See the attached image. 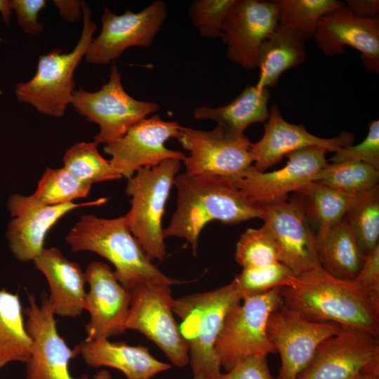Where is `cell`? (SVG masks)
Here are the masks:
<instances>
[{
	"label": "cell",
	"mask_w": 379,
	"mask_h": 379,
	"mask_svg": "<svg viewBox=\"0 0 379 379\" xmlns=\"http://www.w3.org/2000/svg\"><path fill=\"white\" fill-rule=\"evenodd\" d=\"M280 293L283 305L306 320L379 336V294L355 280L335 277L320 267L298 276L294 287H283Z\"/></svg>",
	"instance_id": "1"
},
{
	"label": "cell",
	"mask_w": 379,
	"mask_h": 379,
	"mask_svg": "<svg viewBox=\"0 0 379 379\" xmlns=\"http://www.w3.org/2000/svg\"><path fill=\"white\" fill-rule=\"evenodd\" d=\"M174 186L176 208L163 235L164 239H185L194 256L199 234L211 221L235 225L261 217L260 206L238 189L232 179L185 172L176 175Z\"/></svg>",
	"instance_id": "2"
},
{
	"label": "cell",
	"mask_w": 379,
	"mask_h": 379,
	"mask_svg": "<svg viewBox=\"0 0 379 379\" xmlns=\"http://www.w3.org/2000/svg\"><path fill=\"white\" fill-rule=\"evenodd\" d=\"M65 241L72 251H91L114 267L118 281L128 290L144 284H181L166 276L154 264L128 230L125 217L104 218L83 215Z\"/></svg>",
	"instance_id": "3"
},
{
	"label": "cell",
	"mask_w": 379,
	"mask_h": 379,
	"mask_svg": "<svg viewBox=\"0 0 379 379\" xmlns=\"http://www.w3.org/2000/svg\"><path fill=\"white\" fill-rule=\"evenodd\" d=\"M241 301L234 280L212 291L175 299L172 310L181 320L179 326L188 345L194 377L215 379L221 373L215 343L227 313Z\"/></svg>",
	"instance_id": "4"
},
{
	"label": "cell",
	"mask_w": 379,
	"mask_h": 379,
	"mask_svg": "<svg viewBox=\"0 0 379 379\" xmlns=\"http://www.w3.org/2000/svg\"><path fill=\"white\" fill-rule=\"evenodd\" d=\"M180 166L179 160L166 159L140 168L128 179L126 193L131 197V208L124 215L126 223L151 259L162 260L166 255L162 219Z\"/></svg>",
	"instance_id": "5"
},
{
	"label": "cell",
	"mask_w": 379,
	"mask_h": 379,
	"mask_svg": "<svg viewBox=\"0 0 379 379\" xmlns=\"http://www.w3.org/2000/svg\"><path fill=\"white\" fill-rule=\"evenodd\" d=\"M81 10L83 29L74 49L63 53L55 48L41 55L34 77L16 86L18 100L32 105L41 114L62 117L71 103L75 86L74 72L86 55L96 29L95 23L91 20V11L85 1H81Z\"/></svg>",
	"instance_id": "6"
},
{
	"label": "cell",
	"mask_w": 379,
	"mask_h": 379,
	"mask_svg": "<svg viewBox=\"0 0 379 379\" xmlns=\"http://www.w3.org/2000/svg\"><path fill=\"white\" fill-rule=\"evenodd\" d=\"M281 288L245 298L228 311L214 347L225 371L248 356L277 353L268 339L267 324L270 314L282 304Z\"/></svg>",
	"instance_id": "7"
},
{
	"label": "cell",
	"mask_w": 379,
	"mask_h": 379,
	"mask_svg": "<svg viewBox=\"0 0 379 379\" xmlns=\"http://www.w3.org/2000/svg\"><path fill=\"white\" fill-rule=\"evenodd\" d=\"M71 104L81 116L99 126L100 131L94 137L97 144H106L121 137L159 108L155 102L138 100L126 92L114 62L108 81L99 91L74 90Z\"/></svg>",
	"instance_id": "8"
},
{
	"label": "cell",
	"mask_w": 379,
	"mask_h": 379,
	"mask_svg": "<svg viewBox=\"0 0 379 379\" xmlns=\"http://www.w3.org/2000/svg\"><path fill=\"white\" fill-rule=\"evenodd\" d=\"M171 286L144 284L131 290L126 328L135 330L151 340L177 367L189 363L188 345L173 316L175 299Z\"/></svg>",
	"instance_id": "9"
},
{
	"label": "cell",
	"mask_w": 379,
	"mask_h": 379,
	"mask_svg": "<svg viewBox=\"0 0 379 379\" xmlns=\"http://www.w3.org/2000/svg\"><path fill=\"white\" fill-rule=\"evenodd\" d=\"M178 140L190 152L182 161L187 173L234 180L243 177L255 161L246 136L228 135L218 126L211 131L182 126Z\"/></svg>",
	"instance_id": "10"
},
{
	"label": "cell",
	"mask_w": 379,
	"mask_h": 379,
	"mask_svg": "<svg viewBox=\"0 0 379 379\" xmlns=\"http://www.w3.org/2000/svg\"><path fill=\"white\" fill-rule=\"evenodd\" d=\"M182 126L166 121L155 114L131 126L121 137L106 143L104 151L111 156L112 166L122 178L132 177L141 168L157 166L164 160L182 161L185 155L167 148L170 138H178Z\"/></svg>",
	"instance_id": "11"
},
{
	"label": "cell",
	"mask_w": 379,
	"mask_h": 379,
	"mask_svg": "<svg viewBox=\"0 0 379 379\" xmlns=\"http://www.w3.org/2000/svg\"><path fill=\"white\" fill-rule=\"evenodd\" d=\"M361 371L379 373L378 337L363 330L342 328L324 340L296 379H350Z\"/></svg>",
	"instance_id": "12"
},
{
	"label": "cell",
	"mask_w": 379,
	"mask_h": 379,
	"mask_svg": "<svg viewBox=\"0 0 379 379\" xmlns=\"http://www.w3.org/2000/svg\"><path fill=\"white\" fill-rule=\"evenodd\" d=\"M260 218L279 248L280 262L297 277L322 267L317 237L298 194L285 201L260 206Z\"/></svg>",
	"instance_id": "13"
},
{
	"label": "cell",
	"mask_w": 379,
	"mask_h": 379,
	"mask_svg": "<svg viewBox=\"0 0 379 379\" xmlns=\"http://www.w3.org/2000/svg\"><path fill=\"white\" fill-rule=\"evenodd\" d=\"M167 15V6L156 0L140 12L126 11L117 15L104 6L102 29L93 39L86 53V61L105 65L118 58L132 46L149 47Z\"/></svg>",
	"instance_id": "14"
},
{
	"label": "cell",
	"mask_w": 379,
	"mask_h": 379,
	"mask_svg": "<svg viewBox=\"0 0 379 379\" xmlns=\"http://www.w3.org/2000/svg\"><path fill=\"white\" fill-rule=\"evenodd\" d=\"M28 302L23 313L32 350L25 363V379H89L86 375L74 378L70 374L69 364L79 354V350L77 346L70 349L58 333L55 313L47 295H41L39 305L34 295L29 294Z\"/></svg>",
	"instance_id": "15"
},
{
	"label": "cell",
	"mask_w": 379,
	"mask_h": 379,
	"mask_svg": "<svg viewBox=\"0 0 379 379\" xmlns=\"http://www.w3.org/2000/svg\"><path fill=\"white\" fill-rule=\"evenodd\" d=\"M342 327L332 322L306 320L283 303L267 320L268 339L281 358L278 379H296L311 362L319 345Z\"/></svg>",
	"instance_id": "16"
},
{
	"label": "cell",
	"mask_w": 379,
	"mask_h": 379,
	"mask_svg": "<svg viewBox=\"0 0 379 379\" xmlns=\"http://www.w3.org/2000/svg\"><path fill=\"white\" fill-rule=\"evenodd\" d=\"M324 147L312 146L289 153L287 164L272 172H258L253 166L245 175L232 180L234 185L259 206L286 201L291 192H298L314 182L328 163Z\"/></svg>",
	"instance_id": "17"
},
{
	"label": "cell",
	"mask_w": 379,
	"mask_h": 379,
	"mask_svg": "<svg viewBox=\"0 0 379 379\" xmlns=\"http://www.w3.org/2000/svg\"><path fill=\"white\" fill-rule=\"evenodd\" d=\"M278 25L275 1L234 0L221 26L227 57L245 69H255L262 42Z\"/></svg>",
	"instance_id": "18"
},
{
	"label": "cell",
	"mask_w": 379,
	"mask_h": 379,
	"mask_svg": "<svg viewBox=\"0 0 379 379\" xmlns=\"http://www.w3.org/2000/svg\"><path fill=\"white\" fill-rule=\"evenodd\" d=\"M85 278L89 285L84 310L90 314L85 325L86 340L109 338L126 330L131 294L117 279L105 262L94 261L86 267Z\"/></svg>",
	"instance_id": "19"
},
{
	"label": "cell",
	"mask_w": 379,
	"mask_h": 379,
	"mask_svg": "<svg viewBox=\"0 0 379 379\" xmlns=\"http://www.w3.org/2000/svg\"><path fill=\"white\" fill-rule=\"evenodd\" d=\"M354 140V134L345 131L331 138L316 136L307 131L302 124L287 122L279 107L273 105L264 124L262 137L259 141L251 144L249 151L255 159L254 169L265 172L281 161L283 157L298 149L317 146L335 152L342 147L352 145Z\"/></svg>",
	"instance_id": "20"
},
{
	"label": "cell",
	"mask_w": 379,
	"mask_h": 379,
	"mask_svg": "<svg viewBox=\"0 0 379 379\" xmlns=\"http://www.w3.org/2000/svg\"><path fill=\"white\" fill-rule=\"evenodd\" d=\"M314 38L328 56L343 54L345 46L357 49L364 66L378 74L379 19L358 18L345 4L319 20Z\"/></svg>",
	"instance_id": "21"
},
{
	"label": "cell",
	"mask_w": 379,
	"mask_h": 379,
	"mask_svg": "<svg viewBox=\"0 0 379 379\" xmlns=\"http://www.w3.org/2000/svg\"><path fill=\"white\" fill-rule=\"evenodd\" d=\"M107 200L100 198L79 204L27 205L11 195L8 208L13 219L8 224L6 237L13 255L21 262L33 261L44 248L48 231L62 216L79 207L102 205Z\"/></svg>",
	"instance_id": "22"
},
{
	"label": "cell",
	"mask_w": 379,
	"mask_h": 379,
	"mask_svg": "<svg viewBox=\"0 0 379 379\" xmlns=\"http://www.w3.org/2000/svg\"><path fill=\"white\" fill-rule=\"evenodd\" d=\"M50 287L48 298L55 315L75 317L84 310L86 295L84 272L56 247L44 248L33 260Z\"/></svg>",
	"instance_id": "23"
},
{
	"label": "cell",
	"mask_w": 379,
	"mask_h": 379,
	"mask_svg": "<svg viewBox=\"0 0 379 379\" xmlns=\"http://www.w3.org/2000/svg\"><path fill=\"white\" fill-rule=\"evenodd\" d=\"M85 363L93 368L106 366L120 371L127 379H152L171 368L154 358L147 347L111 342L107 338L83 340L77 345Z\"/></svg>",
	"instance_id": "24"
},
{
	"label": "cell",
	"mask_w": 379,
	"mask_h": 379,
	"mask_svg": "<svg viewBox=\"0 0 379 379\" xmlns=\"http://www.w3.org/2000/svg\"><path fill=\"white\" fill-rule=\"evenodd\" d=\"M305 38L300 32L279 24L262 42L257 59L259 90L274 87L285 71L295 67L306 59Z\"/></svg>",
	"instance_id": "25"
},
{
	"label": "cell",
	"mask_w": 379,
	"mask_h": 379,
	"mask_svg": "<svg viewBox=\"0 0 379 379\" xmlns=\"http://www.w3.org/2000/svg\"><path fill=\"white\" fill-rule=\"evenodd\" d=\"M270 97L268 88L259 90L248 86L232 102L219 107L201 106L194 110L195 119H209L225 133L241 137L253 123H265L269 117L267 102Z\"/></svg>",
	"instance_id": "26"
},
{
	"label": "cell",
	"mask_w": 379,
	"mask_h": 379,
	"mask_svg": "<svg viewBox=\"0 0 379 379\" xmlns=\"http://www.w3.org/2000/svg\"><path fill=\"white\" fill-rule=\"evenodd\" d=\"M317 244L320 262L326 272L340 279H356L366 255L345 219L334 226Z\"/></svg>",
	"instance_id": "27"
},
{
	"label": "cell",
	"mask_w": 379,
	"mask_h": 379,
	"mask_svg": "<svg viewBox=\"0 0 379 379\" xmlns=\"http://www.w3.org/2000/svg\"><path fill=\"white\" fill-rule=\"evenodd\" d=\"M32 340L25 327L23 309L18 293L0 290V369L13 361L26 363Z\"/></svg>",
	"instance_id": "28"
},
{
	"label": "cell",
	"mask_w": 379,
	"mask_h": 379,
	"mask_svg": "<svg viewBox=\"0 0 379 379\" xmlns=\"http://www.w3.org/2000/svg\"><path fill=\"white\" fill-rule=\"evenodd\" d=\"M296 193L302 199L308 219L317 227V241L344 219L357 196L319 182H312Z\"/></svg>",
	"instance_id": "29"
},
{
	"label": "cell",
	"mask_w": 379,
	"mask_h": 379,
	"mask_svg": "<svg viewBox=\"0 0 379 379\" xmlns=\"http://www.w3.org/2000/svg\"><path fill=\"white\" fill-rule=\"evenodd\" d=\"M91 185L79 180L63 167L47 168L32 194L23 196L15 194L14 196L20 202L27 205L54 206L86 197Z\"/></svg>",
	"instance_id": "30"
},
{
	"label": "cell",
	"mask_w": 379,
	"mask_h": 379,
	"mask_svg": "<svg viewBox=\"0 0 379 379\" xmlns=\"http://www.w3.org/2000/svg\"><path fill=\"white\" fill-rule=\"evenodd\" d=\"M344 219L366 255L379 244V186L357 194Z\"/></svg>",
	"instance_id": "31"
},
{
	"label": "cell",
	"mask_w": 379,
	"mask_h": 379,
	"mask_svg": "<svg viewBox=\"0 0 379 379\" xmlns=\"http://www.w3.org/2000/svg\"><path fill=\"white\" fill-rule=\"evenodd\" d=\"M98 144L81 142L68 149L63 157V168L91 185L121 178L109 160L99 153Z\"/></svg>",
	"instance_id": "32"
},
{
	"label": "cell",
	"mask_w": 379,
	"mask_h": 379,
	"mask_svg": "<svg viewBox=\"0 0 379 379\" xmlns=\"http://www.w3.org/2000/svg\"><path fill=\"white\" fill-rule=\"evenodd\" d=\"M279 24L302 34L305 39L314 37L319 20L326 13L344 6L336 0H278Z\"/></svg>",
	"instance_id": "33"
},
{
	"label": "cell",
	"mask_w": 379,
	"mask_h": 379,
	"mask_svg": "<svg viewBox=\"0 0 379 379\" xmlns=\"http://www.w3.org/2000/svg\"><path fill=\"white\" fill-rule=\"evenodd\" d=\"M379 171L363 162L327 163L317 175L319 182L352 194L378 185Z\"/></svg>",
	"instance_id": "34"
},
{
	"label": "cell",
	"mask_w": 379,
	"mask_h": 379,
	"mask_svg": "<svg viewBox=\"0 0 379 379\" xmlns=\"http://www.w3.org/2000/svg\"><path fill=\"white\" fill-rule=\"evenodd\" d=\"M233 280L243 300L274 288H293L298 277L288 267L278 262L264 267L243 268Z\"/></svg>",
	"instance_id": "35"
},
{
	"label": "cell",
	"mask_w": 379,
	"mask_h": 379,
	"mask_svg": "<svg viewBox=\"0 0 379 379\" xmlns=\"http://www.w3.org/2000/svg\"><path fill=\"white\" fill-rule=\"evenodd\" d=\"M234 259L243 268L264 267L280 262L277 244L265 225L248 228L240 236Z\"/></svg>",
	"instance_id": "36"
},
{
	"label": "cell",
	"mask_w": 379,
	"mask_h": 379,
	"mask_svg": "<svg viewBox=\"0 0 379 379\" xmlns=\"http://www.w3.org/2000/svg\"><path fill=\"white\" fill-rule=\"evenodd\" d=\"M234 0H195L188 9L189 16L200 35L221 38V26Z\"/></svg>",
	"instance_id": "37"
},
{
	"label": "cell",
	"mask_w": 379,
	"mask_h": 379,
	"mask_svg": "<svg viewBox=\"0 0 379 379\" xmlns=\"http://www.w3.org/2000/svg\"><path fill=\"white\" fill-rule=\"evenodd\" d=\"M330 161L331 163L363 162L379 171V121L370 123L368 134L361 142L340 148Z\"/></svg>",
	"instance_id": "38"
},
{
	"label": "cell",
	"mask_w": 379,
	"mask_h": 379,
	"mask_svg": "<svg viewBox=\"0 0 379 379\" xmlns=\"http://www.w3.org/2000/svg\"><path fill=\"white\" fill-rule=\"evenodd\" d=\"M215 379H278L271 373L267 357L251 355L236 363L225 373Z\"/></svg>",
	"instance_id": "39"
},
{
	"label": "cell",
	"mask_w": 379,
	"mask_h": 379,
	"mask_svg": "<svg viewBox=\"0 0 379 379\" xmlns=\"http://www.w3.org/2000/svg\"><path fill=\"white\" fill-rule=\"evenodd\" d=\"M44 0H13L11 10L16 14L18 22L22 30L35 35L43 31V25L38 21L39 12L46 6Z\"/></svg>",
	"instance_id": "40"
},
{
	"label": "cell",
	"mask_w": 379,
	"mask_h": 379,
	"mask_svg": "<svg viewBox=\"0 0 379 379\" xmlns=\"http://www.w3.org/2000/svg\"><path fill=\"white\" fill-rule=\"evenodd\" d=\"M354 280L367 290L379 294V245L365 255L363 265Z\"/></svg>",
	"instance_id": "41"
},
{
	"label": "cell",
	"mask_w": 379,
	"mask_h": 379,
	"mask_svg": "<svg viewBox=\"0 0 379 379\" xmlns=\"http://www.w3.org/2000/svg\"><path fill=\"white\" fill-rule=\"evenodd\" d=\"M345 6L354 15L362 19H379L378 0H348Z\"/></svg>",
	"instance_id": "42"
},
{
	"label": "cell",
	"mask_w": 379,
	"mask_h": 379,
	"mask_svg": "<svg viewBox=\"0 0 379 379\" xmlns=\"http://www.w3.org/2000/svg\"><path fill=\"white\" fill-rule=\"evenodd\" d=\"M53 4L59 10L60 15L68 21L77 20L81 10V1H53Z\"/></svg>",
	"instance_id": "43"
},
{
	"label": "cell",
	"mask_w": 379,
	"mask_h": 379,
	"mask_svg": "<svg viewBox=\"0 0 379 379\" xmlns=\"http://www.w3.org/2000/svg\"><path fill=\"white\" fill-rule=\"evenodd\" d=\"M0 13L6 25H9L11 15V1L0 0Z\"/></svg>",
	"instance_id": "44"
},
{
	"label": "cell",
	"mask_w": 379,
	"mask_h": 379,
	"mask_svg": "<svg viewBox=\"0 0 379 379\" xmlns=\"http://www.w3.org/2000/svg\"><path fill=\"white\" fill-rule=\"evenodd\" d=\"M350 379H379V373L370 371H361Z\"/></svg>",
	"instance_id": "45"
},
{
	"label": "cell",
	"mask_w": 379,
	"mask_h": 379,
	"mask_svg": "<svg viewBox=\"0 0 379 379\" xmlns=\"http://www.w3.org/2000/svg\"><path fill=\"white\" fill-rule=\"evenodd\" d=\"M92 379H112L110 373L107 370H100L98 371Z\"/></svg>",
	"instance_id": "46"
},
{
	"label": "cell",
	"mask_w": 379,
	"mask_h": 379,
	"mask_svg": "<svg viewBox=\"0 0 379 379\" xmlns=\"http://www.w3.org/2000/svg\"><path fill=\"white\" fill-rule=\"evenodd\" d=\"M192 379H203V378H197V377H193Z\"/></svg>",
	"instance_id": "47"
}]
</instances>
